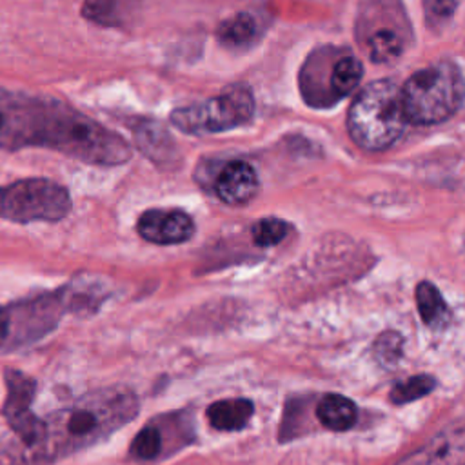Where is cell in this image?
<instances>
[{"instance_id":"6da1fadb","label":"cell","mask_w":465,"mask_h":465,"mask_svg":"<svg viewBox=\"0 0 465 465\" xmlns=\"http://www.w3.org/2000/svg\"><path fill=\"white\" fill-rule=\"evenodd\" d=\"M138 412L133 391L109 387L85 394L42 418V432L31 445L0 443V465H51L93 447L131 421Z\"/></svg>"},{"instance_id":"7a4b0ae2","label":"cell","mask_w":465,"mask_h":465,"mask_svg":"<svg viewBox=\"0 0 465 465\" xmlns=\"http://www.w3.org/2000/svg\"><path fill=\"white\" fill-rule=\"evenodd\" d=\"M407 124L401 89L391 80H376L365 85L347 114V131L352 142L367 151L391 147Z\"/></svg>"},{"instance_id":"3957f363","label":"cell","mask_w":465,"mask_h":465,"mask_svg":"<svg viewBox=\"0 0 465 465\" xmlns=\"http://www.w3.org/2000/svg\"><path fill=\"white\" fill-rule=\"evenodd\" d=\"M465 82L452 64H438L414 73L401 87L407 120L432 125L449 120L463 104Z\"/></svg>"},{"instance_id":"277c9868","label":"cell","mask_w":465,"mask_h":465,"mask_svg":"<svg viewBox=\"0 0 465 465\" xmlns=\"http://www.w3.org/2000/svg\"><path fill=\"white\" fill-rule=\"evenodd\" d=\"M69 209L67 189L47 178H27L0 187V216L9 222H56Z\"/></svg>"},{"instance_id":"5b68a950","label":"cell","mask_w":465,"mask_h":465,"mask_svg":"<svg viewBox=\"0 0 465 465\" xmlns=\"http://www.w3.org/2000/svg\"><path fill=\"white\" fill-rule=\"evenodd\" d=\"M254 113V100L247 87L236 85L223 94L173 111L171 122L183 133L207 134L243 125Z\"/></svg>"},{"instance_id":"8992f818","label":"cell","mask_w":465,"mask_h":465,"mask_svg":"<svg viewBox=\"0 0 465 465\" xmlns=\"http://www.w3.org/2000/svg\"><path fill=\"white\" fill-rule=\"evenodd\" d=\"M5 383H7V400L4 405V416L16 436V445H31L42 432V418H38L31 411V401L35 396L36 383L27 374L7 369L5 371Z\"/></svg>"},{"instance_id":"52a82bcc","label":"cell","mask_w":465,"mask_h":465,"mask_svg":"<svg viewBox=\"0 0 465 465\" xmlns=\"http://www.w3.org/2000/svg\"><path fill=\"white\" fill-rule=\"evenodd\" d=\"M136 231L151 243L173 245L187 242L194 232V223L183 211L149 209L138 218Z\"/></svg>"},{"instance_id":"ba28073f","label":"cell","mask_w":465,"mask_h":465,"mask_svg":"<svg viewBox=\"0 0 465 465\" xmlns=\"http://www.w3.org/2000/svg\"><path fill=\"white\" fill-rule=\"evenodd\" d=\"M398 465H465V427L440 432Z\"/></svg>"},{"instance_id":"9c48e42d","label":"cell","mask_w":465,"mask_h":465,"mask_svg":"<svg viewBox=\"0 0 465 465\" xmlns=\"http://www.w3.org/2000/svg\"><path fill=\"white\" fill-rule=\"evenodd\" d=\"M214 189L218 198L229 205L247 203L258 191L256 171L247 162H231L218 174Z\"/></svg>"},{"instance_id":"30bf717a","label":"cell","mask_w":465,"mask_h":465,"mask_svg":"<svg viewBox=\"0 0 465 465\" xmlns=\"http://www.w3.org/2000/svg\"><path fill=\"white\" fill-rule=\"evenodd\" d=\"M254 405L245 398L218 400L207 407V420L218 430H238L247 425Z\"/></svg>"},{"instance_id":"8fae6325","label":"cell","mask_w":465,"mask_h":465,"mask_svg":"<svg viewBox=\"0 0 465 465\" xmlns=\"http://www.w3.org/2000/svg\"><path fill=\"white\" fill-rule=\"evenodd\" d=\"M138 0H85L82 15L104 27H124L131 22Z\"/></svg>"},{"instance_id":"7c38bea8","label":"cell","mask_w":465,"mask_h":465,"mask_svg":"<svg viewBox=\"0 0 465 465\" xmlns=\"http://www.w3.org/2000/svg\"><path fill=\"white\" fill-rule=\"evenodd\" d=\"M316 418L331 430H347L356 421V405L341 394H325L316 405Z\"/></svg>"},{"instance_id":"4fadbf2b","label":"cell","mask_w":465,"mask_h":465,"mask_svg":"<svg viewBox=\"0 0 465 465\" xmlns=\"http://www.w3.org/2000/svg\"><path fill=\"white\" fill-rule=\"evenodd\" d=\"M416 303L421 320L427 325L441 323L447 318V305L438 291V287L430 282H420L416 287Z\"/></svg>"},{"instance_id":"5bb4252c","label":"cell","mask_w":465,"mask_h":465,"mask_svg":"<svg viewBox=\"0 0 465 465\" xmlns=\"http://www.w3.org/2000/svg\"><path fill=\"white\" fill-rule=\"evenodd\" d=\"M361 76H363V65L360 64V60H356L354 56H345L332 69L331 89L336 94L345 96L356 89Z\"/></svg>"},{"instance_id":"9a60e30c","label":"cell","mask_w":465,"mask_h":465,"mask_svg":"<svg viewBox=\"0 0 465 465\" xmlns=\"http://www.w3.org/2000/svg\"><path fill=\"white\" fill-rule=\"evenodd\" d=\"M436 387V380L429 374H416V376H409L403 381H398L392 389H391V401L396 405H403L414 400H420L427 394L432 392V389Z\"/></svg>"},{"instance_id":"2e32d148","label":"cell","mask_w":465,"mask_h":465,"mask_svg":"<svg viewBox=\"0 0 465 465\" xmlns=\"http://www.w3.org/2000/svg\"><path fill=\"white\" fill-rule=\"evenodd\" d=\"M254 18L249 16L247 13H240L232 18H227L225 22H222L220 29H218V36L225 45H243L247 44L252 36H254Z\"/></svg>"},{"instance_id":"e0dca14e","label":"cell","mask_w":465,"mask_h":465,"mask_svg":"<svg viewBox=\"0 0 465 465\" xmlns=\"http://www.w3.org/2000/svg\"><path fill=\"white\" fill-rule=\"evenodd\" d=\"M369 49H371L372 62L387 64V62H392L394 58L400 56L401 42H400V36L394 31L381 29V31H376L371 36Z\"/></svg>"},{"instance_id":"ac0fdd59","label":"cell","mask_w":465,"mask_h":465,"mask_svg":"<svg viewBox=\"0 0 465 465\" xmlns=\"http://www.w3.org/2000/svg\"><path fill=\"white\" fill-rule=\"evenodd\" d=\"M162 449V434L154 425H145L138 434L134 436L129 452L134 460L140 461H151L160 454Z\"/></svg>"},{"instance_id":"d6986e66","label":"cell","mask_w":465,"mask_h":465,"mask_svg":"<svg viewBox=\"0 0 465 465\" xmlns=\"http://www.w3.org/2000/svg\"><path fill=\"white\" fill-rule=\"evenodd\" d=\"M289 232V223L278 218H263L252 225V240L260 247L280 243Z\"/></svg>"},{"instance_id":"ffe728a7","label":"cell","mask_w":465,"mask_h":465,"mask_svg":"<svg viewBox=\"0 0 465 465\" xmlns=\"http://www.w3.org/2000/svg\"><path fill=\"white\" fill-rule=\"evenodd\" d=\"M400 349H401V338H400L396 332H383V334L378 338L376 352H378V354H383V360H385V361L391 360V354H392V358H398L400 352H401Z\"/></svg>"},{"instance_id":"44dd1931","label":"cell","mask_w":465,"mask_h":465,"mask_svg":"<svg viewBox=\"0 0 465 465\" xmlns=\"http://www.w3.org/2000/svg\"><path fill=\"white\" fill-rule=\"evenodd\" d=\"M7 343V311L0 307V349Z\"/></svg>"}]
</instances>
